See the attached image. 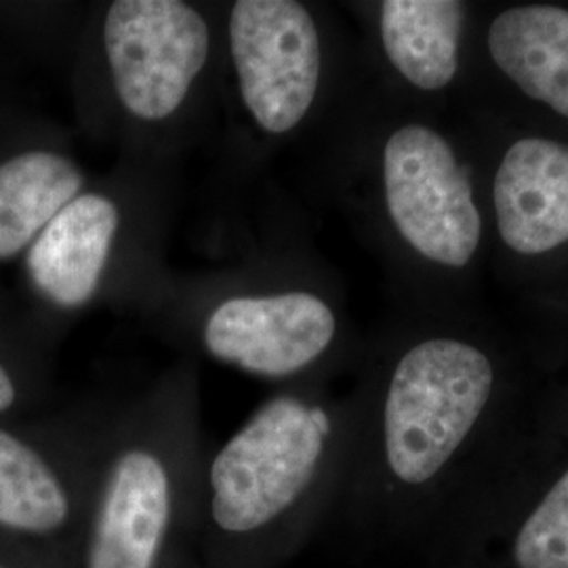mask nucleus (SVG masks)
<instances>
[{"mask_svg": "<svg viewBox=\"0 0 568 568\" xmlns=\"http://www.w3.org/2000/svg\"><path fill=\"white\" fill-rule=\"evenodd\" d=\"M204 457L190 375L112 417L77 568H201Z\"/></svg>", "mask_w": 568, "mask_h": 568, "instance_id": "obj_1", "label": "nucleus"}, {"mask_svg": "<svg viewBox=\"0 0 568 568\" xmlns=\"http://www.w3.org/2000/svg\"><path fill=\"white\" fill-rule=\"evenodd\" d=\"M335 419L300 392L257 406L204 462L201 568H281L318 516Z\"/></svg>", "mask_w": 568, "mask_h": 568, "instance_id": "obj_2", "label": "nucleus"}, {"mask_svg": "<svg viewBox=\"0 0 568 568\" xmlns=\"http://www.w3.org/2000/svg\"><path fill=\"white\" fill-rule=\"evenodd\" d=\"M493 366L474 345L429 339L396 363L382 406L387 480L419 488L434 480L480 419L493 392Z\"/></svg>", "mask_w": 568, "mask_h": 568, "instance_id": "obj_3", "label": "nucleus"}, {"mask_svg": "<svg viewBox=\"0 0 568 568\" xmlns=\"http://www.w3.org/2000/svg\"><path fill=\"white\" fill-rule=\"evenodd\" d=\"M114 95L135 121L173 119L211 58V28L183 0H116L102 26Z\"/></svg>", "mask_w": 568, "mask_h": 568, "instance_id": "obj_4", "label": "nucleus"}, {"mask_svg": "<svg viewBox=\"0 0 568 568\" xmlns=\"http://www.w3.org/2000/svg\"><path fill=\"white\" fill-rule=\"evenodd\" d=\"M230 58L244 110L260 131L300 126L321 84L316 21L295 0H239L227 20Z\"/></svg>", "mask_w": 568, "mask_h": 568, "instance_id": "obj_5", "label": "nucleus"}, {"mask_svg": "<svg viewBox=\"0 0 568 568\" xmlns=\"http://www.w3.org/2000/svg\"><path fill=\"white\" fill-rule=\"evenodd\" d=\"M387 213L406 243L429 262L464 267L483 222L466 166L450 143L424 124H406L384 148Z\"/></svg>", "mask_w": 568, "mask_h": 568, "instance_id": "obj_6", "label": "nucleus"}, {"mask_svg": "<svg viewBox=\"0 0 568 568\" xmlns=\"http://www.w3.org/2000/svg\"><path fill=\"white\" fill-rule=\"evenodd\" d=\"M103 434L51 457L0 427V532L37 544L51 568H77Z\"/></svg>", "mask_w": 568, "mask_h": 568, "instance_id": "obj_7", "label": "nucleus"}, {"mask_svg": "<svg viewBox=\"0 0 568 568\" xmlns=\"http://www.w3.org/2000/svg\"><path fill=\"white\" fill-rule=\"evenodd\" d=\"M333 310L305 291L236 295L204 321V352L251 377L283 382L314 365L335 339Z\"/></svg>", "mask_w": 568, "mask_h": 568, "instance_id": "obj_8", "label": "nucleus"}, {"mask_svg": "<svg viewBox=\"0 0 568 568\" xmlns=\"http://www.w3.org/2000/svg\"><path fill=\"white\" fill-rule=\"evenodd\" d=\"M121 209L102 192H82L30 244L26 270L44 300L63 310L89 304L102 284L121 230Z\"/></svg>", "mask_w": 568, "mask_h": 568, "instance_id": "obj_9", "label": "nucleus"}, {"mask_svg": "<svg viewBox=\"0 0 568 568\" xmlns=\"http://www.w3.org/2000/svg\"><path fill=\"white\" fill-rule=\"evenodd\" d=\"M493 199L499 234L516 253L541 255L568 243V145L541 138L514 143Z\"/></svg>", "mask_w": 568, "mask_h": 568, "instance_id": "obj_10", "label": "nucleus"}, {"mask_svg": "<svg viewBox=\"0 0 568 568\" xmlns=\"http://www.w3.org/2000/svg\"><path fill=\"white\" fill-rule=\"evenodd\" d=\"M490 58L528 98L568 119V11L551 4L514 7L488 30Z\"/></svg>", "mask_w": 568, "mask_h": 568, "instance_id": "obj_11", "label": "nucleus"}, {"mask_svg": "<svg viewBox=\"0 0 568 568\" xmlns=\"http://www.w3.org/2000/svg\"><path fill=\"white\" fill-rule=\"evenodd\" d=\"M466 4L457 0H386L379 30L387 60L422 91H438L457 74Z\"/></svg>", "mask_w": 568, "mask_h": 568, "instance_id": "obj_12", "label": "nucleus"}, {"mask_svg": "<svg viewBox=\"0 0 568 568\" xmlns=\"http://www.w3.org/2000/svg\"><path fill=\"white\" fill-rule=\"evenodd\" d=\"M82 185L81 166L60 152L30 150L0 164V262L30 248Z\"/></svg>", "mask_w": 568, "mask_h": 568, "instance_id": "obj_13", "label": "nucleus"}, {"mask_svg": "<svg viewBox=\"0 0 568 568\" xmlns=\"http://www.w3.org/2000/svg\"><path fill=\"white\" fill-rule=\"evenodd\" d=\"M511 558L516 568H568V469L518 528Z\"/></svg>", "mask_w": 568, "mask_h": 568, "instance_id": "obj_14", "label": "nucleus"}, {"mask_svg": "<svg viewBox=\"0 0 568 568\" xmlns=\"http://www.w3.org/2000/svg\"><path fill=\"white\" fill-rule=\"evenodd\" d=\"M18 386H16V379L13 375L0 365V413H7L9 408H13V405L18 403Z\"/></svg>", "mask_w": 568, "mask_h": 568, "instance_id": "obj_15", "label": "nucleus"}, {"mask_svg": "<svg viewBox=\"0 0 568 568\" xmlns=\"http://www.w3.org/2000/svg\"><path fill=\"white\" fill-rule=\"evenodd\" d=\"M0 568H20V567H13V565H9V562H4V560H0Z\"/></svg>", "mask_w": 568, "mask_h": 568, "instance_id": "obj_16", "label": "nucleus"}]
</instances>
